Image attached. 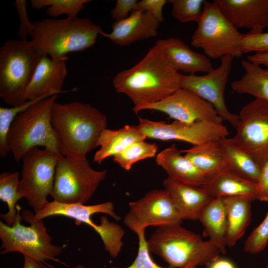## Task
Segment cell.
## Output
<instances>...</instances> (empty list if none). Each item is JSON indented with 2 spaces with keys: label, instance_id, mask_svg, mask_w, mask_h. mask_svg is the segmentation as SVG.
Listing matches in <instances>:
<instances>
[{
  "label": "cell",
  "instance_id": "1",
  "mask_svg": "<svg viewBox=\"0 0 268 268\" xmlns=\"http://www.w3.org/2000/svg\"><path fill=\"white\" fill-rule=\"evenodd\" d=\"M113 85L136 107L160 101L174 93L181 88V74L155 45L138 63L118 73Z\"/></svg>",
  "mask_w": 268,
  "mask_h": 268
},
{
  "label": "cell",
  "instance_id": "2",
  "mask_svg": "<svg viewBox=\"0 0 268 268\" xmlns=\"http://www.w3.org/2000/svg\"><path fill=\"white\" fill-rule=\"evenodd\" d=\"M107 122L105 115L89 104L55 102L51 123L57 136L59 153L70 158H86L87 154L96 147Z\"/></svg>",
  "mask_w": 268,
  "mask_h": 268
},
{
  "label": "cell",
  "instance_id": "3",
  "mask_svg": "<svg viewBox=\"0 0 268 268\" xmlns=\"http://www.w3.org/2000/svg\"><path fill=\"white\" fill-rule=\"evenodd\" d=\"M30 41L43 55L53 59L67 57L94 46L102 30L87 18L77 16L64 19H43L33 22Z\"/></svg>",
  "mask_w": 268,
  "mask_h": 268
},
{
  "label": "cell",
  "instance_id": "4",
  "mask_svg": "<svg viewBox=\"0 0 268 268\" xmlns=\"http://www.w3.org/2000/svg\"><path fill=\"white\" fill-rule=\"evenodd\" d=\"M147 243L150 253L173 268L208 266L221 253L210 241L181 225L157 227Z\"/></svg>",
  "mask_w": 268,
  "mask_h": 268
},
{
  "label": "cell",
  "instance_id": "5",
  "mask_svg": "<svg viewBox=\"0 0 268 268\" xmlns=\"http://www.w3.org/2000/svg\"><path fill=\"white\" fill-rule=\"evenodd\" d=\"M57 98V95H54L35 103L18 114L12 122L7 142L15 161H20L29 150L38 146L59 153L57 136L51 123L52 109Z\"/></svg>",
  "mask_w": 268,
  "mask_h": 268
},
{
  "label": "cell",
  "instance_id": "6",
  "mask_svg": "<svg viewBox=\"0 0 268 268\" xmlns=\"http://www.w3.org/2000/svg\"><path fill=\"white\" fill-rule=\"evenodd\" d=\"M41 52L30 40H8L0 48V97L10 107L23 104Z\"/></svg>",
  "mask_w": 268,
  "mask_h": 268
},
{
  "label": "cell",
  "instance_id": "7",
  "mask_svg": "<svg viewBox=\"0 0 268 268\" xmlns=\"http://www.w3.org/2000/svg\"><path fill=\"white\" fill-rule=\"evenodd\" d=\"M16 207L17 214L12 226L0 221V254L17 252L44 263L51 260L65 265L57 259L63 248L52 244L43 220L35 219L34 213L28 209L21 215L20 207Z\"/></svg>",
  "mask_w": 268,
  "mask_h": 268
},
{
  "label": "cell",
  "instance_id": "8",
  "mask_svg": "<svg viewBox=\"0 0 268 268\" xmlns=\"http://www.w3.org/2000/svg\"><path fill=\"white\" fill-rule=\"evenodd\" d=\"M96 213H105L116 220L120 219L115 211L113 203L110 201L87 205L54 200L49 201L41 209L35 211L33 218L36 220H43L51 216L62 215L74 219L77 225L82 223L86 224L99 235L105 251L111 257L116 258L121 251L125 231L120 225L110 221L106 216H101L100 224H96L91 219V216Z\"/></svg>",
  "mask_w": 268,
  "mask_h": 268
},
{
  "label": "cell",
  "instance_id": "9",
  "mask_svg": "<svg viewBox=\"0 0 268 268\" xmlns=\"http://www.w3.org/2000/svg\"><path fill=\"white\" fill-rule=\"evenodd\" d=\"M242 35L214 1H205L191 43L212 59L227 55L240 58L243 54L241 49Z\"/></svg>",
  "mask_w": 268,
  "mask_h": 268
},
{
  "label": "cell",
  "instance_id": "10",
  "mask_svg": "<svg viewBox=\"0 0 268 268\" xmlns=\"http://www.w3.org/2000/svg\"><path fill=\"white\" fill-rule=\"evenodd\" d=\"M107 171L95 170L85 158L60 155L50 196L63 203L85 204L92 197Z\"/></svg>",
  "mask_w": 268,
  "mask_h": 268
},
{
  "label": "cell",
  "instance_id": "11",
  "mask_svg": "<svg viewBox=\"0 0 268 268\" xmlns=\"http://www.w3.org/2000/svg\"><path fill=\"white\" fill-rule=\"evenodd\" d=\"M61 154L38 147L29 150L23 157L21 178L18 191L34 210L48 203L53 190L56 165Z\"/></svg>",
  "mask_w": 268,
  "mask_h": 268
},
{
  "label": "cell",
  "instance_id": "12",
  "mask_svg": "<svg viewBox=\"0 0 268 268\" xmlns=\"http://www.w3.org/2000/svg\"><path fill=\"white\" fill-rule=\"evenodd\" d=\"M233 142L262 168L268 160V102L255 98L239 112Z\"/></svg>",
  "mask_w": 268,
  "mask_h": 268
},
{
  "label": "cell",
  "instance_id": "13",
  "mask_svg": "<svg viewBox=\"0 0 268 268\" xmlns=\"http://www.w3.org/2000/svg\"><path fill=\"white\" fill-rule=\"evenodd\" d=\"M129 207L123 223L135 234L149 226L181 225L183 220L165 189L151 190Z\"/></svg>",
  "mask_w": 268,
  "mask_h": 268
},
{
  "label": "cell",
  "instance_id": "14",
  "mask_svg": "<svg viewBox=\"0 0 268 268\" xmlns=\"http://www.w3.org/2000/svg\"><path fill=\"white\" fill-rule=\"evenodd\" d=\"M137 126L146 138L178 140L194 145L219 141L229 134L226 127L222 124L207 121L187 123L175 121L167 124L139 118Z\"/></svg>",
  "mask_w": 268,
  "mask_h": 268
},
{
  "label": "cell",
  "instance_id": "15",
  "mask_svg": "<svg viewBox=\"0 0 268 268\" xmlns=\"http://www.w3.org/2000/svg\"><path fill=\"white\" fill-rule=\"evenodd\" d=\"M234 58L227 55L220 58L219 67L203 75L181 74V88L189 90L210 103L223 121L235 129L238 115L231 113L226 107L224 92Z\"/></svg>",
  "mask_w": 268,
  "mask_h": 268
},
{
  "label": "cell",
  "instance_id": "16",
  "mask_svg": "<svg viewBox=\"0 0 268 268\" xmlns=\"http://www.w3.org/2000/svg\"><path fill=\"white\" fill-rule=\"evenodd\" d=\"M144 110L160 111L176 121L187 123L207 121L222 124L223 121L210 103L182 88L160 101L133 108L135 114Z\"/></svg>",
  "mask_w": 268,
  "mask_h": 268
},
{
  "label": "cell",
  "instance_id": "17",
  "mask_svg": "<svg viewBox=\"0 0 268 268\" xmlns=\"http://www.w3.org/2000/svg\"><path fill=\"white\" fill-rule=\"evenodd\" d=\"M68 57L53 59L43 55L37 64L25 91L28 100L46 98L52 95L71 90H63L67 74V62Z\"/></svg>",
  "mask_w": 268,
  "mask_h": 268
},
{
  "label": "cell",
  "instance_id": "18",
  "mask_svg": "<svg viewBox=\"0 0 268 268\" xmlns=\"http://www.w3.org/2000/svg\"><path fill=\"white\" fill-rule=\"evenodd\" d=\"M222 12L236 28L263 32L268 27V0H214Z\"/></svg>",
  "mask_w": 268,
  "mask_h": 268
},
{
  "label": "cell",
  "instance_id": "19",
  "mask_svg": "<svg viewBox=\"0 0 268 268\" xmlns=\"http://www.w3.org/2000/svg\"><path fill=\"white\" fill-rule=\"evenodd\" d=\"M160 23L148 12L141 9H134L127 18L114 21L111 33H107L102 31L100 35L118 46H125L156 36Z\"/></svg>",
  "mask_w": 268,
  "mask_h": 268
},
{
  "label": "cell",
  "instance_id": "20",
  "mask_svg": "<svg viewBox=\"0 0 268 268\" xmlns=\"http://www.w3.org/2000/svg\"><path fill=\"white\" fill-rule=\"evenodd\" d=\"M155 45L177 72L181 70L194 75L198 72L207 73L213 69L208 57L194 52L179 39H159Z\"/></svg>",
  "mask_w": 268,
  "mask_h": 268
},
{
  "label": "cell",
  "instance_id": "21",
  "mask_svg": "<svg viewBox=\"0 0 268 268\" xmlns=\"http://www.w3.org/2000/svg\"><path fill=\"white\" fill-rule=\"evenodd\" d=\"M164 189L183 220H196L213 199L201 188L186 184L169 177L163 182Z\"/></svg>",
  "mask_w": 268,
  "mask_h": 268
},
{
  "label": "cell",
  "instance_id": "22",
  "mask_svg": "<svg viewBox=\"0 0 268 268\" xmlns=\"http://www.w3.org/2000/svg\"><path fill=\"white\" fill-rule=\"evenodd\" d=\"M175 144L157 155L156 162L167 173L168 177L189 185L201 187L208 181Z\"/></svg>",
  "mask_w": 268,
  "mask_h": 268
},
{
  "label": "cell",
  "instance_id": "23",
  "mask_svg": "<svg viewBox=\"0 0 268 268\" xmlns=\"http://www.w3.org/2000/svg\"><path fill=\"white\" fill-rule=\"evenodd\" d=\"M201 188L212 199L245 197L252 201L258 200L257 184L240 176L230 170L216 174Z\"/></svg>",
  "mask_w": 268,
  "mask_h": 268
},
{
  "label": "cell",
  "instance_id": "24",
  "mask_svg": "<svg viewBox=\"0 0 268 268\" xmlns=\"http://www.w3.org/2000/svg\"><path fill=\"white\" fill-rule=\"evenodd\" d=\"M146 136L137 126L125 125L112 130L105 129L98 139L96 147L100 148L94 156L93 161L99 164L110 156H114L134 143L144 141Z\"/></svg>",
  "mask_w": 268,
  "mask_h": 268
},
{
  "label": "cell",
  "instance_id": "25",
  "mask_svg": "<svg viewBox=\"0 0 268 268\" xmlns=\"http://www.w3.org/2000/svg\"><path fill=\"white\" fill-rule=\"evenodd\" d=\"M198 220L203 227V236L209 237L208 240L221 253H225L227 221L222 198L212 199L202 210Z\"/></svg>",
  "mask_w": 268,
  "mask_h": 268
},
{
  "label": "cell",
  "instance_id": "26",
  "mask_svg": "<svg viewBox=\"0 0 268 268\" xmlns=\"http://www.w3.org/2000/svg\"><path fill=\"white\" fill-rule=\"evenodd\" d=\"M207 178L230 170L219 141L210 142L180 150Z\"/></svg>",
  "mask_w": 268,
  "mask_h": 268
},
{
  "label": "cell",
  "instance_id": "27",
  "mask_svg": "<svg viewBox=\"0 0 268 268\" xmlns=\"http://www.w3.org/2000/svg\"><path fill=\"white\" fill-rule=\"evenodd\" d=\"M222 199L227 216V246L232 247L244 234L250 222L253 201L245 197Z\"/></svg>",
  "mask_w": 268,
  "mask_h": 268
},
{
  "label": "cell",
  "instance_id": "28",
  "mask_svg": "<svg viewBox=\"0 0 268 268\" xmlns=\"http://www.w3.org/2000/svg\"><path fill=\"white\" fill-rule=\"evenodd\" d=\"M244 73L231 84L233 91L262 99L268 102V67L263 68L248 61L242 60Z\"/></svg>",
  "mask_w": 268,
  "mask_h": 268
},
{
  "label": "cell",
  "instance_id": "29",
  "mask_svg": "<svg viewBox=\"0 0 268 268\" xmlns=\"http://www.w3.org/2000/svg\"><path fill=\"white\" fill-rule=\"evenodd\" d=\"M230 170L240 176L258 183L262 168L246 151L232 141L225 137L219 141Z\"/></svg>",
  "mask_w": 268,
  "mask_h": 268
},
{
  "label": "cell",
  "instance_id": "30",
  "mask_svg": "<svg viewBox=\"0 0 268 268\" xmlns=\"http://www.w3.org/2000/svg\"><path fill=\"white\" fill-rule=\"evenodd\" d=\"M18 172H3L0 175V200L5 202L8 211L1 214L0 218L8 226H12L17 214V202L23 198L18 191L19 182Z\"/></svg>",
  "mask_w": 268,
  "mask_h": 268
},
{
  "label": "cell",
  "instance_id": "31",
  "mask_svg": "<svg viewBox=\"0 0 268 268\" xmlns=\"http://www.w3.org/2000/svg\"><path fill=\"white\" fill-rule=\"evenodd\" d=\"M157 145L140 141L133 143L123 151L113 157L114 162L125 170H130L133 164L143 159L155 156Z\"/></svg>",
  "mask_w": 268,
  "mask_h": 268
},
{
  "label": "cell",
  "instance_id": "32",
  "mask_svg": "<svg viewBox=\"0 0 268 268\" xmlns=\"http://www.w3.org/2000/svg\"><path fill=\"white\" fill-rule=\"evenodd\" d=\"M89 0H31V7L39 10L48 7L46 12L47 15L56 17L66 14L67 17H76L84 8L85 4Z\"/></svg>",
  "mask_w": 268,
  "mask_h": 268
},
{
  "label": "cell",
  "instance_id": "33",
  "mask_svg": "<svg viewBox=\"0 0 268 268\" xmlns=\"http://www.w3.org/2000/svg\"><path fill=\"white\" fill-rule=\"evenodd\" d=\"M204 0H169L173 16L182 23H198L202 15Z\"/></svg>",
  "mask_w": 268,
  "mask_h": 268
},
{
  "label": "cell",
  "instance_id": "34",
  "mask_svg": "<svg viewBox=\"0 0 268 268\" xmlns=\"http://www.w3.org/2000/svg\"><path fill=\"white\" fill-rule=\"evenodd\" d=\"M268 243V212L262 222L248 236L244 244V250L255 254L264 250Z\"/></svg>",
  "mask_w": 268,
  "mask_h": 268
},
{
  "label": "cell",
  "instance_id": "35",
  "mask_svg": "<svg viewBox=\"0 0 268 268\" xmlns=\"http://www.w3.org/2000/svg\"><path fill=\"white\" fill-rule=\"evenodd\" d=\"M145 230H142L137 234L138 247L137 255L132 264L124 268H173L170 267L164 268L157 265L152 259L147 246L145 236ZM74 268H86L82 265L76 266Z\"/></svg>",
  "mask_w": 268,
  "mask_h": 268
},
{
  "label": "cell",
  "instance_id": "36",
  "mask_svg": "<svg viewBox=\"0 0 268 268\" xmlns=\"http://www.w3.org/2000/svg\"><path fill=\"white\" fill-rule=\"evenodd\" d=\"M241 49L243 54L252 52H268V32L250 31L242 34Z\"/></svg>",
  "mask_w": 268,
  "mask_h": 268
},
{
  "label": "cell",
  "instance_id": "37",
  "mask_svg": "<svg viewBox=\"0 0 268 268\" xmlns=\"http://www.w3.org/2000/svg\"><path fill=\"white\" fill-rule=\"evenodd\" d=\"M19 18L20 24L18 35L21 40L27 41L34 30V25L28 18L27 13V2L25 0H16L14 4Z\"/></svg>",
  "mask_w": 268,
  "mask_h": 268
},
{
  "label": "cell",
  "instance_id": "38",
  "mask_svg": "<svg viewBox=\"0 0 268 268\" xmlns=\"http://www.w3.org/2000/svg\"><path fill=\"white\" fill-rule=\"evenodd\" d=\"M168 2L166 0H141L138 1L134 9H141L150 13L160 23L164 20L163 8Z\"/></svg>",
  "mask_w": 268,
  "mask_h": 268
},
{
  "label": "cell",
  "instance_id": "39",
  "mask_svg": "<svg viewBox=\"0 0 268 268\" xmlns=\"http://www.w3.org/2000/svg\"><path fill=\"white\" fill-rule=\"evenodd\" d=\"M138 1L136 0H117L111 15L115 21L122 20L128 16L129 12L135 8Z\"/></svg>",
  "mask_w": 268,
  "mask_h": 268
},
{
  "label": "cell",
  "instance_id": "40",
  "mask_svg": "<svg viewBox=\"0 0 268 268\" xmlns=\"http://www.w3.org/2000/svg\"><path fill=\"white\" fill-rule=\"evenodd\" d=\"M258 185V200L268 202V160L262 168Z\"/></svg>",
  "mask_w": 268,
  "mask_h": 268
},
{
  "label": "cell",
  "instance_id": "41",
  "mask_svg": "<svg viewBox=\"0 0 268 268\" xmlns=\"http://www.w3.org/2000/svg\"><path fill=\"white\" fill-rule=\"evenodd\" d=\"M247 61L260 66L268 67V52H257L247 57Z\"/></svg>",
  "mask_w": 268,
  "mask_h": 268
},
{
  "label": "cell",
  "instance_id": "42",
  "mask_svg": "<svg viewBox=\"0 0 268 268\" xmlns=\"http://www.w3.org/2000/svg\"><path fill=\"white\" fill-rule=\"evenodd\" d=\"M24 257V264L22 268H50L44 263L33 259L26 256Z\"/></svg>",
  "mask_w": 268,
  "mask_h": 268
},
{
  "label": "cell",
  "instance_id": "43",
  "mask_svg": "<svg viewBox=\"0 0 268 268\" xmlns=\"http://www.w3.org/2000/svg\"><path fill=\"white\" fill-rule=\"evenodd\" d=\"M208 268H235L234 264L229 260L219 258L211 263Z\"/></svg>",
  "mask_w": 268,
  "mask_h": 268
},
{
  "label": "cell",
  "instance_id": "44",
  "mask_svg": "<svg viewBox=\"0 0 268 268\" xmlns=\"http://www.w3.org/2000/svg\"><path fill=\"white\" fill-rule=\"evenodd\" d=\"M185 268H198L197 267H195V266H189Z\"/></svg>",
  "mask_w": 268,
  "mask_h": 268
},
{
  "label": "cell",
  "instance_id": "45",
  "mask_svg": "<svg viewBox=\"0 0 268 268\" xmlns=\"http://www.w3.org/2000/svg\"><path fill=\"white\" fill-rule=\"evenodd\" d=\"M267 268H268V267Z\"/></svg>",
  "mask_w": 268,
  "mask_h": 268
}]
</instances>
